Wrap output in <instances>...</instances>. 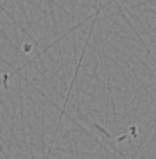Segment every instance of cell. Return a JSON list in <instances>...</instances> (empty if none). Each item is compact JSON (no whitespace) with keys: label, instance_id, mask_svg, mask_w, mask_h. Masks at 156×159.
Segmentation results:
<instances>
[]
</instances>
